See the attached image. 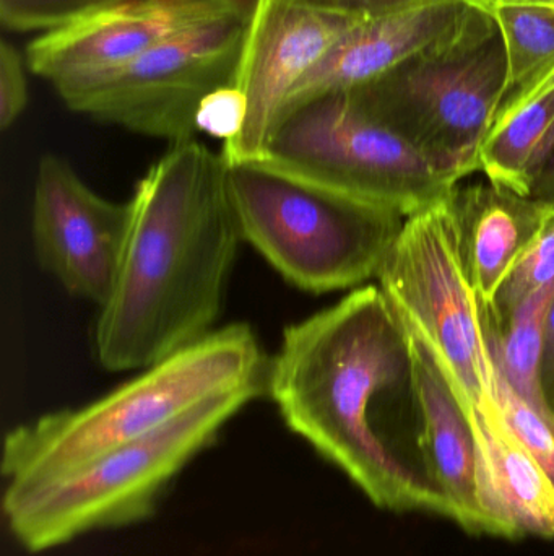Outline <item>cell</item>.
<instances>
[{"label": "cell", "mask_w": 554, "mask_h": 556, "mask_svg": "<svg viewBox=\"0 0 554 556\" xmlns=\"http://www.w3.org/2000/svg\"><path fill=\"white\" fill-rule=\"evenodd\" d=\"M289 2L301 3L324 12L358 16V18H377V16L402 12V10L436 2V0H289Z\"/></svg>", "instance_id": "cell-25"}, {"label": "cell", "mask_w": 554, "mask_h": 556, "mask_svg": "<svg viewBox=\"0 0 554 556\" xmlns=\"http://www.w3.org/2000/svg\"><path fill=\"white\" fill-rule=\"evenodd\" d=\"M243 240L309 293L347 290L377 277L405 217L266 163L228 165Z\"/></svg>", "instance_id": "cell-6"}, {"label": "cell", "mask_w": 554, "mask_h": 556, "mask_svg": "<svg viewBox=\"0 0 554 556\" xmlns=\"http://www.w3.org/2000/svg\"><path fill=\"white\" fill-rule=\"evenodd\" d=\"M410 382L409 337L379 285L283 330L267 395L289 431L340 469L376 508L451 519L441 490L383 430L389 395Z\"/></svg>", "instance_id": "cell-2"}, {"label": "cell", "mask_w": 554, "mask_h": 556, "mask_svg": "<svg viewBox=\"0 0 554 556\" xmlns=\"http://www.w3.org/2000/svg\"><path fill=\"white\" fill-rule=\"evenodd\" d=\"M267 394V382L205 399L146 437L70 472L5 485L3 516L29 554L90 532L126 528L155 515L169 483L217 441L228 421Z\"/></svg>", "instance_id": "cell-4"}, {"label": "cell", "mask_w": 554, "mask_h": 556, "mask_svg": "<svg viewBox=\"0 0 554 556\" xmlns=\"http://www.w3.org/2000/svg\"><path fill=\"white\" fill-rule=\"evenodd\" d=\"M260 163L405 218L458 188L381 124L351 90L283 114Z\"/></svg>", "instance_id": "cell-8"}, {"label": "cell", "mask_w": 554, "mask_h": 556, "mask_svg": "<svg viewBox=\"0 0 554 556\" xmlns=\"http://www.w3.org/2000/svg\"><path fill=\"white\" fill-rule=\"evenodd\" d=\"M228 15L233 13L218 0H120L33 39L26 65L52 87L81 80Z\"/></svg>", "instance_id": "cell-12"}, {"label": "cell", "mask_w": 554, "mask_h": 556, "mask_svg": "<svg viewBox=\"0 0 554 556\" xmlns=\"http://www.w3.org/2000/svg\"><path fill=\"white\" fill-rule=\"evenodd\" d=\"M377 280L407 332L435 356L464 410L497 404V369L462 254L454 192L405 218Z\"/></svg>", "instance_id": "cell-7"}, {"label": "cell", "mask_w": 554, "mask_h": 556, "mask_svg": "<svg viewBox=\"0 0 554 556\" xmlns=\"http://www.w3.org/2000/svg\"><path fill=\"white\" fill-rule=\"evenodd\" d=\"M129 237L93 345L107 371L145 369L214 332L243 243L228 163L171 143L137 182Z\"/></svg>", "instance_id": "cell-1"}, {"label": "cell", "mask_w": 554, "mask_h": 556, "mask_svg": "<svg viewBox=\"0 0 554 556\" xmlns=\"http://www.w3.org/2000/svg\"><path fill=\"white\" fill-rule=\"evenodd\" d=\"M497 369V366H494ZM497 404L507 427L554 483V420L524 401L497 369Z\"/></svg>", "instance_id": "cell-21"}, {"label": "cell", "mask_w": 554, "mask_h": 556, "mask_svg": "<svg viewBox=\"0 0 554 556\" xmlns=\"http://www.w3.org/2000/svg\"><path fill=\"white\" fill-rule=\"evenodd\" d=\"M28 106L25 62L12 42L0 45V127H12Z\"/></svg>", "instance_id": "cell-24"}, {"label": "cell", "mask_w": 554, "mask_h": 556, "mask_svg": "<svg viewBox=\"0 0 554 556\" xmlns=\"http://www.w3.org/2000/svg\"><path fill=\"white\" fill-rule=\"evenodd\" d=\"M490 13L506 49L504 104L532 90L554 71V7L498 5Z\"/></svg>", "instance_id": "cell-19"}, {"label": "cell", "mask_w": 554, "mask_h": 556, "mask_svg": "<svg viewBox=\"0 0 554 556\" xmlns=\"http://www.w3.org/2000/svg\"><path fill=\"white\" fill-rule=\"evenodd\" d=\"M554 300V280L537 288L501 323L484 319L491 358L507 384L533 408L554 420L540 382L546 314Z\"/></svg>", "instance_id": "cell-18"}, {"label": "cell", "mask_w": 554, "mask_h": 556, "mask_svg": "<svg viewBox=\"0 0 554 556\" xmlns=\"http://www.w3.org/2000/svg\"><path fill=\"white\" fill-rule=\"evenodd\" d=\"M532 198L543 202L554 201V150L549 162H546L545 168H543L542 175H540Z\"/></svg>", "instance_id": "cell-27"}, {"label": "cell", "mask_w": 554, "mask_h": 556, "mask_svg": "<svg viewBox=\"0 0 554 556\" xmlns=\"http://www.w3.org/2000/svg\"><path fill=\"white\" fill-rule=\"evenodd\" d=\"M477 496L494 538L554 539V483L507 427L498 404L468 412Z\"/></svg>", "instance_id": "cell-15"}, {"label": "cell", "mask_w": 554, "mask_h": 556, "mask_svg": "<svg viewBox=\"0 0 554 556\" xmlns=\"http://www.w3.org/2000/svg\"><path fill=\"white\" fill-rule=\"evenodd\" d=\"M474 5H477L474 0H436L363 20L342 36L299 80L280 117L315 98L351 90L383 77L445 38Z\"/></svg>", "instance_id": "cell-13"}, {"label": "cell", "mask_w": 554, "mask_h": 556, "mask_svg": "<svg viewBox=\"0 0 554 556\" xmlns=\"http://www.w3.org/2000/svg\"><path fill=\"white\" fill-rule=\"evenodd\" d=\"M130 201L94 192L67 160L42 156L33 192L35 254L68 293L103 306L123 263Z\"/></svg>", "instance_id": "cell-10"}, {"label": "cell", "mask_w": 554, "mask_h": 556, "mask_svg": "<svg viewBox=\"0 0 554 556\" xmlns=\"http://www.w3.org/2000/svg\"><path fill=\"white\" fill-rule=\"evenodd\" d=\"M554 150V71L501 104L480 152V172L498 188L532 198Z\"/></svg>", "instance_id": "cell-17"}, {"label": "cell", "mask_w": 554, "mask_h": 556, "mask_svg": "<svg viewBox=\"0 0 554 556\" xmlns=\"http://www.w3.org/2000/svg\"><path fill=\"white\" fill-rule=\"evenodd\" d=\"M267 369L269 358L250 326L215 329L90 404L13 428L0 463L5 485L70 472L158 430L205 399L267 382Z\"/></svg>", "instance_id": "cell-3"}, {"label": "cell", "mask_w": 554, "mask_h": 556, "mask_svg": "<svg viewBox=\"0 0 554 556\" xmlns=\"http://www.w3.org/2000/svg\"><path fill=\"white\" fill-rule=\"evenodd\" d=\"M407 337L410 388L422 417L423 464L448 502L451 521L468 534L490 535V526L478 503L477 454L467 412L435 356L415 336L407 332Z\"/></svg>", "instance_id": "cell-14"}, {"label": "cell", "mask_w": 554, "mask_h": 556, "mask_svg": "<svg viewBox=\"0 0 554 556\" xmlns=\"http://www.w3.org/2000/svg\"><path fill=\"white\" fill-rule=\"evenodd\" d=\"M454 205L468 277L481 311L490 309L507 278L536 244L546 202L478 182L462 191L455 189Z\"/></svg>", "instance_id": "cell-16"}, {"label": "cell", "mask_w": 554, "mask_h": 556, "mask_svg": "<svg viewBox=\"0 0 554 556\" xmlns=\"http://www.w3.org/2000/svg\"><path fill=\"white\" fill-rule=\"evenodd\" d=\"M503 36L490 12L474 5L426 51L351 88L387 129L458 185L480 172V152L506 88Z\"/></svg>", "instance_id": "cell-5"}, {"label": "cell", "mask_w": 554, "mask_h": 556, "mask_svg": "<svg viewBox=\"0 0 554 556\" xmlns=\"http://www.w3.org/2000/svg\"><path fill=\"white\" fill-rule=\"evenodd\" d=\"M246 117V98L234 85L218 88L208 94L197 111V132L208 134L223 143L233 140L241 132Z\"/></svg>", "instance_id": "cell-23"}, {"label": "cell", "mask_w": 554, "mask_h": 556, "mask_svg": "<svg viewBox=\"0 0 554 556\" xmlns=\"http://www.w3.org/2000/svg\"><path fill=\"white\" fill-rule=\"evenodd\" d=\"M478 7L490 12L493 7L498 5H540L554 7V0H475Z\"/></svg>", "instance_id": "cell-29"}, {"label": "cell", "mask_w": 554, "mask_h": 556, "mask_svg": "<svg viewBox=\"0 0 554 556\" xmlns=\"http://www.w3.org/2000/svg\"><path fill=\"white\" fill-rule=\"evenodd\" d=\"M540 382L543 397L554 417V300L546 314L545 339H543L542 363H540Z\"/></svg>", "instance_id": "cell-26"}, {"label": "cell", "mask_w": 554, "mask_h": 556, "mask_svg": "<svg viewBox=\"0 0 554 556\" xmlns=\"http://www.w3.org/2000/svg\"><path fill=\"white\" fill-rule=\"evenodd\" d=\"M363 20L289 0H260L246 23L233 81L246 98V117L241 132L223 143L221 155L228 165L263 159L289 93Z\"/></svg>", "instance_id": "cell-11"}, {"label": "cell", "mask_w": 554, "mask_h": 556, "mask_svg": "<svg viewBox=\"0 0 554 556\" xmlns=\"http://www.w3.org/2000/svg\"><path fill=\"white\" fill-rule=\"evenodd\" d=\"M246 23L236 15L181 33L133 61L54 85L65 106L98 123L171 143L195 139L202 101L233 85Z\"/></svg>", "instance_id": "cell-9"}, {"label": "cell", "mask_w": 554, "mask_h": 556, "mask_svg": "<svg viewBox=\"0 0 554 556\" xmlns=\"http://www.w3.org/2000/svg\"><path fill=\"white\" fill-rule=\"evenodd\" d=\"M218 2L223 3L233 15L243 20L244 23H247L253 18L254 13H256L260 0H218Z\"/></svg>", "instance_id": "cell-28"}, {"label": "cell", "mask_w": 554, "mask_h": 556, "mask_svg": "<svg viewBox=\"0 0 554 556\" xmlns=\"http://www.w3.org/2000/svg\"><path fill=\"white\" fill-rule=\"evenodd\" d=\"M554 280V201L546 202L545 218L542 230L532 250L520 261L504 287L498 293L493 306L484 311L488 323H501L510 316L520 301L543 285Z\"/></svg>", "instance_id": "cell-20"}, {"label": "cell", "mask_w": 554, "mask_h": 556, "mask_svg": "<svg viewBox=\"0 0 554 556\" xmlns=\"http://www.w3.org/2000/svg\"><path fill=\"white\" fill-rule=\"evenodd\" d=\"M120 0H0V22L10 31L49 33Z\"/></svg>", "instance_id": "cell-22"}]
</instances>
